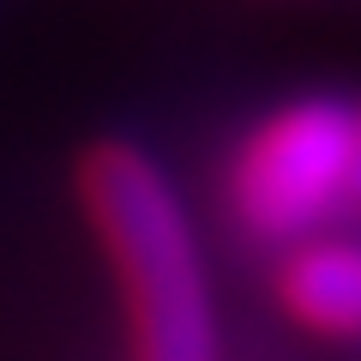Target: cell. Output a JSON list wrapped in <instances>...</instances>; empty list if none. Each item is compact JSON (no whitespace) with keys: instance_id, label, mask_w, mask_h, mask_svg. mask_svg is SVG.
<instances>
[{"instance_id":"2","label":"cell","mask_w":361,"mask_h":361,"mask_svg":"<svg viewBox=\"0 0 361 361\" xmlns=\"http://www.w3.org/2000/svg\"><path fill=\"white\" fill-rule=\"evenodd\" d=\"M355 163V103L331 90L289 97L241 133L223 169V211L253 247H289L313 229H331L349 205Z\"/></svg>"},{"instance_id":"4","label":"cell","mask_w":361,"mask_h":361,"mask_svg":"<svg viewBox=\"0 0 361 361\" xmlns=\"http://www.w3.org/2000/svg\"><path fill=\"white\" fill-rule=\"evenodd\" d=\"M349 205H361V103H355V163H349Z\"/></svg>"},{"instance_id":"1","label":"cell","mask_w":361,"mask_h":361,"mask_svg":"<svg viewBox=\"0 0 361 361\" xmlns=\"http://www.w3.org/2000/svg\"><path fill=\"white\" fill-rule=\"evenodd\" d=\"M78 211L115 277L127 361H229L199 217L145 145H90L78 157Z\"/></svg>"},{"instance_id":"3","label":"cell","mask_w":361,"mask_h":361,"mask_svg":"<svg viewBox=\"0 0 361 361\" xmlns=\"http://www.w3.org/2000/svg\"><path fill=\"white\" fill-rule=\"evenodd\" d=\"M271 301L295 331L319 343H361V235L313 229L277 247Z\"/></svg>"}]
</instances>
